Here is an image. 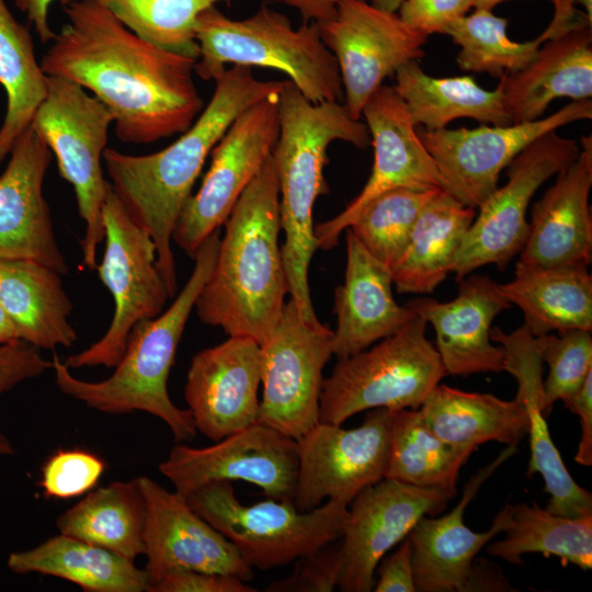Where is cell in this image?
I'll return each instance as SVG.
<instances>
[{"label":"cell","mask_w":592,"mask_h":592,"mask_svg":"<svg viewBox=\"0 0 592 592\" xmlns=\"http://www.w3.org/2000/svg\"><path fill=\"white\" fill-rule=\"evenodd\" d=\"M67 23L41 67L91 91L114 115L117 138L151 144L184 133L204 109L196 59L149 43L92 0L64 5Z\"/></svg>","instance_id":"1"},{"label":"cell","mask_w":592,"mask_h":592,"mask_svg":"<svg viewBox=\"0 0 592 592\" xmlns=\"http://www.w3.org/2000/svg\"><path fill=\"white\" fill-rule=\"evenodd\" d=\"M214 81L208 104L168 147L140 156L112 148L103 152L110 184L130 218L156 244L157 266L170 297L178 287L172 232L207 157L242 112L280 95L284 86V81L260 80L244 66L227 67Z\"/></svg>","instance_id":"2"},{"label":"cell","mask_w":592,"mask_h":592,"mask_svg":"<svg viewBox=\"0 0 592 592\" xmlns=\"http://www.w3.org/2000/svg\"><path fill=\"white\" fill-rule=\"evenodd\" d=\"M281 230L278 181L270 156L225 221L214 266L195 300L204 323L259 344L272 332L288 294Z\"/></svg>","instance_id":"3"},{"label":"cell","mask_w":592,"mask_h":592,"mask_svg":"<svg viewBox=\"0 0 592 592\" xmlns=\"http://www.w3.org/2000/svg\"><path fill=\"white\" fill-rule=\"evenodd\" d=\"M280 132L272 151L280 189L281 247L287 291L301 318L320 325L311 301L308 271L318 249L312 220L319 195L328 192L323 169L334 140L365 148L371 135L365 123L350 116L340 101L312 103L291 80L278 98Z\"/></svg>","instance_id":"4"},{"label":"cell","mask_w":592,"mask_h":592,"mask_svg":"<svg viewBox=\"0 0 592 592\" xmlns=\"http://www.w3.org/2000/svg\"><path fill=\"white\" fill-rule=\"evenodd\" d=\"M219 235V229L215 230L201 244L193 272L172 305L156 318L133 327L125 352L109 378L79 379L54 355L52 369L60 391L104 413L148 412L169 426L177 442L193 440L197 430L192 414L172 402L167 382L197 295L214 266Z\"/></svg>","instance_id":"5"},{"label":"cell","mask_w":592,"mask_h":592,"mask_svg":"<svg viewBox=\"0 0 592 592\" xmlns=\"http://www.w3.org/2000/svg\"><path fill=\"white\" fill-rule=\"evenodd\" d=\"M196 42L194 71L204 80H214L228 65L272 68L284 72L312 103L343 99L337 60L316 22L294 29L287 16L266 5L234 20L215 5L200 14Z\"/></svg>","instance_id":"6"},{"label":"cell","mask_w":592,"mask_h":592,"mask_svg":"<svg viewBox=\"0 0 592 592\" xmlns=\"http://www.w3.org/2000/svg\"><path fill=\"white\" fill-rule=\"evenodd\" d=\"M418 315L372 349L338 360L323 378L320 421L340 424L375 408L417 410L447 375L436 348L426 339Z\"/></svg>","instance_id":"7"},{"label":"cell","mask_w":592,"mask_h":592,"mask_svg":"<svg viewBox=\"0 0 592 592\" xmlns=\"http://www.w3.org/2000/svg\"><path fill=\"white\" fill-rule=\"evenodd\" d=\"M185 499L251 568L261 570L291 563L338 540L349 515V505L335 500L308 512L297 511L293 501L271 498L244 505L230 481L207 483Z\"/></svg>","instance_id":"8"},{"label":"cell","mask_w":592,"mask_h":592,"mask_svg":"<svg viewBox=\"0 0 592 592\" xmlns=\"http://www.w3.org/2000/svg\"><path fill=\"white\" fill-rule=\"evenodd\" d=\"M112 123L114 115L103 102L59 76H47V94L31 122L56 156L60 175L73 187L86 224L82 265L91 271L96 270L98 246L105 237L102 209L109 182L102 161Z\"/></svg>","instance_id":"9"},{"label":"cell","mask_w":592,"mask_h":592,"mask_svg":"<svg viewBox=\"0 0 592 592\" xmlns=\"http://www.w3.org/2000/svg\"><path fill=\"white\" fill-rule=\"evenodd\" d=\"M102 216L105 249L96 271L114 298V315L100 340L66 358L69 368L115 367L133 327L159 316L170 297L152 238L130 218L110 182Z\"/></svg>","instance_id":"10"},{"label":"cell","mask_w":592,"mask_h":592,"mask_svg":"<svg viewBox=\"0 0 592 592\" xmlns=\"http://www.w3.org/2000/svg\"><path fill=\"white\" fill-rule=\"evenodd\" d=\"M332 355L333 331L305 322L289 298L260 344L262 399L257 423L295 441L319 423L322 372Z\"/></svg>","instance_id":"11"},{"label":"cell","mask_w":592,"mask_h":592,"mask_svg":"<svg viewBox=\"0 0 592 592\" xmlns=\"http://www.w3.org/2000/svg\"><path fill=\"white\" fill-rule=\"evenodd\" d=\"M580 152L574 139L548 132L525 147L506 167V182L480 205L456 253L452 273L459 282L480 266L504 270L522 251L526 210L538 187L571 164Z\"/></svg>","instance_id":"12"},{"label":"cell","mask_w":592,"mask_h":592,"mask_svg":"<svg viewBox=\"0 0 592 592\" xmlns=\"http://www.w3.org/2000/svg\"><path fill=\"white\" fill-rule=\"evenodd\" d=\"M278 98L248 107L212 150L202 184L187 200L172 232V240L192 259L205 239L225 224L272 155L280 132Z\"/></svg>","instance_id":"13"},{"label":"cell","mask_w":592,"mask_h":592,"mask_svg":"<svg viewBox=\"0 0 592 592\" xmlns=\"http://www.w3.org/2000/svg\"><path fill=\"white\" fill-rule=\"evenodd\" d=\"M592 117L591 99L573 100L535 121L417 133L441 174L443 190L478 208L498 187L500 173L532 141L569 123Z\"/></svg>","instance_id":"14"},{"label":"cell","mask_w":592,"mask_h":592,"mask_svg":"<svg viewBox=\"0 0 592 592\" xmlns=\"http://www.w3.org/2000/svg\"><path fill=\"white\" fill-rule=\"evenodd\" d=\"M394 412L367 410L353 429L320 421L297 440V511H311L326 499L349 505L362 489L384 479Z\"/></svg>","instance_id":"15"},{"label":"cell","mask_w":592,"mask_h":592,"mask_svg":"<svg viewBox=\"0 0 592 592\" xmlns=\"http://www.w3.org/2000/svg\"><path fill=\"white\" fill-rule=\"evenodd\" d=\"M322 42L333 54L343 87L344 106L354 119L384 80L424 56L428 36L412 30L397 12L365 0H342L335 14L318 23Z\"/></svg>","instance_id":"16"},{"label":"cell","mask_w":592,"mask_h":592,"mask_svg":"<svg viewBox=\"0 0 592 592\" xmlns=\"http://www.w3.org/2000/svg\"><path fill=\"white\" fill-rule=\"evenodd\" d=\"M183 498L214 481L241 480L277 501H293L298 475L297 441L254 423L206 447L178 444L159 464Z\"/></svg>","instance_id":"17"},{"label":"cell","mask_w":592,"mask_h":592,"mask_svg":"<svg viewBox=\"0 0 592 592\" xmlns=\"http://www.w3.org/2000/svg\"><path fill=\"white\" fill-rule=\"evenodd\" d=\"M362 117L374 148L372 172L362 191L342 212L315 226L318 248L323 250L334 248L342 231L382 194L402 187L443 190L435 162L392 87H379L364 105Z\"/></svg>","instance_id":"18"},{"label":"cell","mask_w":592,"mask_h":592,"mask_svg":"<svg viewBox=\"0 0 592 592\" xmlns=\"http://www.w3.org/2000/svg\"><path fill=\"white\" fill-rule=\"evenodd\" d=\"M453 497L384 478L362 489L351 501L340 543L342 592H369L384 555L406 538L425 515L441 512Z\"/></svg>","instance_id":"19"},{"label":"cell","mask_w":592,"mask_h":592,"mask_svg":"<svg viewBox=\"0 0 592 592\" xmlns=\"http://www.w3.org/2000/svg\"><path fill=\"white\" fill-rule=\"evenodd\" d=\"M146 517L144 545L150 583L166 573L195 570L251 580L252 568L221 533L201 517L186 499L148 477H138Z\"/></svg>","instance_id":"20"},{"label":"cell","mask_w":592,"mask_h":592,"mask_svg":"<svg viewBox=\"0 0 592 592\" xmlns=\"http://www.w3.org/2000/svg\"><path fill=\"white\" fill-rule=\"evenodd\" d=\"M261 384L260 344L229 337L195 354L184 389L198 432L219 441L258 421Z\"/></svg>","instance_id":"21"},{"label":"cell","mask_w":592,"mask_h":592,"mask_svg":"<svg viewBox=\"0 0 592 592\" xmlns=\"http://www.w3.org/2000/svg\"><path fill=\"white\" fill-rule=\"evenodd\" d=\"M9 155L0 175V259L34 261L64 275L69 266L43 195L53 152L30 125Z\"/></svg>","instance_id":"22"},{"label":"cell","mask_w":592,"mask_h":592,"mask_svg":"<svg viewBox=\"0 0 592 592\" xmlns=\"http://www.w3.org/2000/svg\"><path fill=\"white\" fill-rule=\"evenodd\" d=\"M458 283V294L451 301L419 297L406 307L433 326L447 375L502 372L504 350L492 343L490 331L496 316L511 304L488 276L475 274Z\"/></svg>","instance_id":"23"},{"label":"cell","mask_w":592,"mask_h":592,"mask_svg":"<svg viewBox=\"0 0 592 592\" xmlns=\"http://www.w3.org/2000/svg\"><path fill=\"white\" fill-rule=\"evenodd\" d=\"M517 446H508L466 483L458 504L446 515L422 516L408 534L412 553L415 590L419 592H465L473 561L494 536L503 533L510 516L506 504L482 533L464 523V512L481 485L513 456Z\"/></svg>","instance_id":"24"},{"label":"cell","mask_w":592,"mask_h":592,"mask_svg":"<svg viewBox=\"0 0 592 592\" xmlns=\"http://www.w3.org/2000/svg\"><path fill=\"white\" fill-rule=\"evenodd\" d=\"M577 159L557 173L555 183L533 204L520 260L544 266L590 265L592 216V137L582 136Z\"/></svg>","instance_id":"25"},{"label":"cell","mask_w":592,"mask_h":592,"mask_svg":"<svg viewBox=\"0 0 592 592\" xmlns=\"http://www.w3.org/2000/svg\"><path fill=\"white\" fill-rule=\"evenodd\" d=\"M490 338L504 350L503 371L509 372L517 382L515 399L522 403L528 420L531 459L527 476H542L544 491L550 496L546 510L570 519L592 514V494L580 487L566 468L540 408L543 361L534 337L522 326L509 334L498 327L491 328Z\"/></svg>","instance_id":"26"},{"label":"cell","mask_w":592,"mask_h":592,"mask_svg":"<svg viewBox=\"0 0 592 592\" xmlns=\"http://www.w3.org/2000/svg\"><path fill=\"white\" fill-rule=\"evenodd\" d=\"M392 285L391 270L346 229L344 283L334 292L333 355L338 360L395 334L414 317L406 305L396 303Z\"/></svg>","instance_id":"27"},{"label":"cell","mask_w":592,"mask_h":592,"mask_svg":"<svg viewBox=\"0 0 592 592\" xmlns=\"http://www.w3.org/2000/svg\"><path fill=\"white\" fill-rule=\"evenodd\" d=\"M499 84L512 124L540 118L557 98L591 99V27L549 39L524 68L500 78Z\"/></svg>","instance_id":"28"},{"label":"cell","mask_w":592,"mask_h":592,"mask_svg":"<svg viewBox=\"0 0 592 592\" xmlns=\"http://www.w3.org/2000/svg\"><path fill=\"white\" fill-rule=\"evenodd\" d=\"M588 265L544 266L519 261L499 291L523 312L533 337L573 329L592 331V275Z\"/></svg>","instance_id":"29"},{"label":"cell","mask_w":592,"mask_h":592,"mask_svg":"<svg viewBox=\"0 0 592 592\" xmlns=\"http://www.w3.org/2000/svg\"><path fill=\"white\" fill-rule=\"evenodd\" d=\"M0 305L19 339L39 350L69 348L78 339L69 321L72 303L53 269L30 260L0 259Z\"/></svg>","instance_id":"30"},{"label":"cell","mask_w":592,"mask_h":592,"mask_svg":"<svg viewBox=\"0 0 592 592\" xmlns=\"http://www.w3.org/2000/svg\"><path fill=\"white\" fill-rule=\"evenodd\" d=\"M476 208L444 190L422 208L408 244L391 270L398 293L430 294L452 273L456 253Z\"/></svg>","instance_id":"31"},{"label":"cell","mask_w":592,"mask_h":592,"mask_svg":"<svg viewBox=\"0 0 592 592\" xmlns=\"http://www.w3.org/2000/svg\"><path fill=\"white\" fill-rule=\"evenodd\" d=\"M418 411L430 430L454 445L477 448L496 441L517 446L527 435V415L517 399L502 400L437 384Z\"/></svg>","instance_id":"32"},{"label":"cell","mask_w":592,"mask_h":592,"mask_svg":"<svg viewBox=\"0 0 592 592\" xmlns=\"http://www.w3.org/2000/svg\"><path fill=\"white\" fill-rule=\"evenodd\" d=\"M14 573L57 577L88 592H143L149 576L134 561L101 546L59 534L27 550L13 551L7 560Z\"/></svg>","instance_id":"33"},{"label":"cell","mask_w":592,"mask_h":592,"mask_svg":"<svg viewBox=\"0 0 592 592\" xmlns=\"http://www.w3.org/2000/svg\"><path fill=\"white\" fill-rule=\"evenodd\" d=\"M395 76L392 88L417 127L442 129L465 117L499 126L512 124L500 84L486 90L470 76L434 78L418 60L401 66Z\"/></svg>","instance_id":"34"},{"label":"cell","mask_w":592,"mask_h":592,"mask_svg":"<svg viewBox=\"0 0 592 592\" xmlns=\"http://www.w3.org/2000/svg\"><path fill=\"white\" fill-rule=\"evenodd\" d=\"M146 508L138 479L114 481L91 491L56 520L59 534L118 554L132 561L145 555Z\"/></svg>","instance_id":"35"},{"label":"cell","mask_w":592,"mask_h":592,"mask_svg":"<svg viewBox=\"0 0 592 592\" xmlns=\"http://www.w3.org/2000/svg\"><path fill=\"white\" fill-rule=\"evenodd\" d=\"M504 538L488 544L487 553L510 563L521 565L522 556L538 553L556 556L563 567L592 569V514L570 519L550 513L537 503L510 504Z\"/></svg>","instance_id":"36"},{"label":"cell","mask_w":592,"mask_h":592,"mask_svg":"<svg viewBox=\"0 0 592 592\" xmlns=\"http://www.w3.org/2000/svg\"><path fill=\"white\" fill-rule=\"evenodd\" d=\"M475 449L440 439L418 409L395 411L384 478L436 488L454 497L459 470Z\"/></svg>","instance_id":"37"},{"label":"cell","mask_w":592,"mask_h":592,"mask_svg":"<svg viewBox=\"0 0 592 592\" xmlns=\"http://www.w3.org/2000/svg\"><path fill=\"white\" fill-rule=\"evenodd\" d=\"M0 83L8 101L0 127L1 166L47 94V75L36 59L32 36L4 0H0Z\"/></svg>","instance_id":"38"},{"label":"cell","mask_w":592,"mask_h":592,"mask_svg":"<svg viewBox=\"0 0 592 592\" xmlns=\"http://www.w3.org/2000/svg\"><path fill=\"white\" fill-rule=\"evenodd\" d=\"M506 27V19L485 9H475L452 22L444 34L460 47L456 56L459 69L500 79L524 68L544 42L539 36L527 42L513 41Z\"/></svg>","instance_id":"39"},{"label":"cell","mask_w":592,"mask_h":592,"mask_svg":"<svg viewBox=\"0 0 592 592\" xmlns=\"http://www.w3.org/2000/svg\"><path fill=\"white\" fill-rule=\"evenodd\" d=\"M140 38L170 52L198 56L200 14L230 0H92Z\"/></svg>","instance_id":"40"},{"label":"cell","mask_w":592,"mask_h":592,"mask_svg":"<svg viewBox=\"0 0 592 592\" xmlns=\"http://www.w3.org/2000/svg\"><path fill=\"white\" fill-rule=\"evenodd\" d=\"M442 189H396L371 202L348 228L390 270L401 258L424 205Z\"/></svg>","instance_id":"41"},{"label":"cell","mask_w":592,"mask_h":592,"mask_svg":"<svg viewBox=\"0 0 592 592\" xmlns=\"http://www.w3.org/2000/svg\"><path fill=\"white\" fill-rule=\"evenodd\" d=\"M534 342L549 368L540 403L547 417L556 401L574 394L592 373V337L591 331L573 329L534 337Z\"/></svg>","instance_id":"42"},{"label":"cell","mask_w":592,"mask_h":592,"mask_svg":"<svg viewBox=\"0 0 592 592\" xmlns=\"http://www.w3.org/2000/svg\"><path fill=\"white\" fill-rule=\"evenodd\" d=\"M104 460L83 449H60L42 467L45 497L69 499L90 491L105 470Z\"/></svg>","instance_id":"43"},{"label":"cell","mask_w":592,"mask_h":592,"mask_svg":"<svg viewBox=\"0 0 592 592\" xmlns=\"http://www.w3.org/2000/svg\"><path fill=\"white\" fill-rule=\"evenodd\" d=\"M340 543H329L311 555L297 559L294 571L271 582L267 592H331L339 584Z\"/></svg>","instance_id":"44"},{"label":"cell","mask_w":592,"mask_h":592,"mask_svg":"<svg viewBox=\"0 0 592 592\" xmlns=\"http://www.w3.org/2000/svg\"><path fill=\"white\" fill-rule=\"evenodd\" d=\"M52 368L53 361L44 358L39 349L26 341L18 339L0 344V396ZM12 454V443L0 432V458Z\"/></svg>","instance_id":"45"},{"label":"cell","mask_w":592,"mask_h":592,"mask_svg":"<svg viewBox=\"0 0 592 592\" xmlns=\"http://www.w3.org/2000/svg\"><path fill=\"white\" fill-rule=\"evenodd\" d=\"M471 8L473 0H403L398 15L412 30L429 36L444 34L452 22L466 15Z\"/></svg>","instance_id":"46"},{"label":"cell","mask_w":592,"mask_h":592,"mask_svg":"<svg viewBox=\"0 0 592 592\" xmlns=\"http://www.w3.org/2000/svg\"><path fill=\"white\" fill-rule=\"evenodd\" d=\"M148 592H255L232 574L179 570L166 573L148 587Z\"/></svg>","instance_id":"47"},{"label":"cell","mask_w":592,"mask_h":592,"mask_svg":"<svg viewBox=\"0 0 592 592\" xmlns=\"http://www.w3.org/2000/svg\"><path fill=\"white\" fill-rule=\"evenodd\" d=\"M376 570L378 580L375 581L376 592H415L412 553L408 536L400 542L399 547L387 558L382 559Z\"/></svg>","instance_id":"48"},{"label":"cell","mask_w":592,"mask_h":592,"mask_svg":"<svg viewBox=\"0 0 592 592\" xmlns=\"http://www.w3.org/2000/svg\"><path fill=\"white\" fill-rule=\"evenodd\" d=\"M572 413L579 415L581 439L574 460L582 466L592 465V373L571 396L561 400Z\"/></svg>","instance_id":"49"},{"label":"cell","mask_w":592,"mask_h":592,"mask_svg":"<svg viewBox=\"0 0 592 592\" xmlns=\"http://www.w3.org/2000/svg\"><path fill=\"white\" fill-rule=\"evenodd\" d=\"M511 591L501 569L486 559H474L465 592Z\"/></svg>","instance_id":"50"},{"label":"cell","mask_w":592,"mask_h":592,"mask_svg":"<svg viewBox=\"0 0 592 592\" xmlns=\"http://www.w3.org/2000/svg\"><path fill=\"white\" fill-rule=\"evenodd\" d=\"M54 0H15V5L25 13L27 22L33 25L42 43L52 42L56 33L48 22L49 7ZM64 7L76 0H58Z\"/></svg>","instance_id":"51"},{"label":"cell","mask_w":592,"mask_h":592,"mask_svg":"<svg viewBox=\"0 0 592 592\" xmlns=\"http://www.w3.org/2000/svg\"><path fill=\"white\" fill-rule=\"evenodd\" d=\"M287 5L295 8L304 22H322L331 19L342 0H282Z\"/></svg>","instance_id":"52"},{"label":"cell","mask_w":592,"mask_h":592,"mask_svg":"<svg viewBox=\"0 0 592 592\" xmlns=\"http://www.w3.org/2000/svg\"><path fill=\"white\" fill-rule=\"evenodd\" d=\"M18 339V332L12 320L0 305V344Z\"/></svg>","instance_id":"53"},{"label":"cell","mask_w":592,"mask_h":592,"mask_svg":"<svg viewBox=\"0 0 592 592\" xmlns=\"http://www.w3.org/2000/svg\"><path fill=\"white\" fill-rule=\"evenodd\" d=\"M403 0H372V4L378 9L397 12Z\"/></svg>","instance_id":"54"},{"label":"cell","mask_w":592,"mask_h":592,"mask_svg":"<svg viewBox=\"0 0 592 592\" xmlns=\"http://www.w3.org/2000/svg\"><path fill=\"white\" fill-rule=\"evenodd\" d=\"M503 1H506V0H473L475 9H485V10H492L496 5H498L499 3ZM549 1L554 3L556 0H549Z\"/></svg>","instance_id":"55"},{"label":"cell","mask_w":592,"mask_h":592,"mask_svg":"<svg viewBox=\"0 0 592 592\" xmlns=\"http://www.w3.org/2000/svg\"><path fill=\"white\" fill-rule=\"evenodd\" d=\"M567 3L574 5L581 4L589 18L592 19V0H565Z\"/></svg>","instance_id":"56"}]
</instances>
